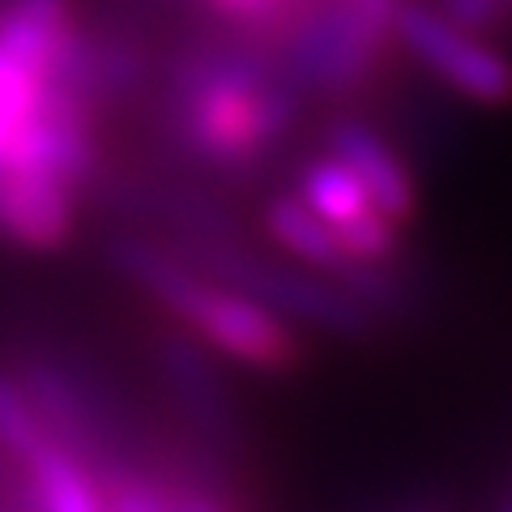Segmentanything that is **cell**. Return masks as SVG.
<instances>
[{
    "instance_id": "52a82bcc",
    "label": "cell",
    "mask_w": 512,
    "mask_h": 512,
    "mask_svg": "<svg viewBox=\"0 0 512 512\" xmlns=\"http://www.w3.org/2000/svg\"><path fill=\"white\" fill-rule=\"evenodd\" d=\"M265 235L269 244L282 248L295 265L312 269V274H325V278H338L346 286H355V269H350L346 252H342V239L333 235V227L316 210H308L295 192H282L265 205Z\"/></svg>"
},
{
    "instance_id": "ba28073f",
    "label": "cell",
    "mask_w": 512,
    "mask_h": 512,
    "mask_svg": "<svg viewBox=\"0 0 512 512\" xmlns=\"http://www.w3.org/2000/svg\"><path fill=\"white\" fill-rule=\"evenodd\" d=\"M175 512H235V504L227 500V491H218L214 483L180 478V491H175Z\"/></svg>"
},
{
    "instance_id": "9c48e42d",
    "label": "cell",
    "mask_w": 512,
    "mask_h": 512,
    "mask_svg": "<svg viewBox=\"0 0 512 512\" xmlns=\"http://www.w3.org/2000/svg\"><path fill=\"white\" fill-rule=\"evenodd\" d=\"M410 512H440L436 504H427V508H410Z\"/></svg>"
},
{
    "instance_id": "8992f818",
    "label": "cell",
    "mask_w": 512,
    "mask_h": 512,
    "mask_svg": "<svg viewBox=\"0 0 512 512\" xmlns=\"http://www.w3.org/2000/svg\"><path fill=\"white\" fill-rule=\"evenodd\" d=\"M325 150L355 171V180L367 188V197L384 218L397 222L402 231L410 227L414 214H419V180H414L410 163L389 137L363 120H342L329 133Z\"/></svg>"
},
{
    "instance_id": "6da1fadb",
    "label": "cell",
    "mask_w": 512,
    "mask_h": 512,
    "mask_svg": "<svg viewBox=\"0 0 512 512\" xmlns=\"http://www.w3.org/2000/svg\"><path fill=\"white\" fill-rule=\"evenodd\" d=\"M120 269L158 303L192 342L256 376H286L303 367V338L278 303L231 274H210L197 261H180L163 248L128 244Z\"/></svg>"
},
{
    "instance_id": "30bf717a",
    "label": "cell",
    "mask_w": 512,
    "mask_h": 512,
    "mask_svg": "<svg viewBox=\"0 0 512 512\" xmlns=\"http://www.w3.org/2000/svg\"><path fill=\"white\" fill-rule=\"evenodd\" d=\"M508 5H512V0H508Z\"/></svg>"
},
{
    "instance_id": "7a4b0ae2",
    "label": "cell",
    "mask_w": 512,
    "mask_h": 512,
    "mask_svg": "<svg viewBox=\"0 0 512 512\" xmlns=\"http://www.w3.org/2000/svg\"><path fill=\"white\" fill-rule=\"evenodd\" d=\"M295 124V86L265 52H201L175 77V133L214 171H248Z\"/></svg>"
},
{
    "instance_id": "5b68a950",
    "label": "cell",
    "mask_w": 512,
    "mask_h": 512,
    "mask_svg": "<svg viewBox=\"0 0 512 512\" xmlns=\"http://www.w3.org/2000/svg\"><path fill=\"white\" fill-rule=\"evenodd\" d=\"M82 192L43 167H0V244L56 252L73 239Z\"/></svg>"
},
{
    "instance_id": "277c9868",
    "label": "cell",
    "mask_w": 512,
    "mask_h": 512,
    "mask_svg": "<svg viewBox=\"0 0 512 512\" xmlns=\"http://www.w3.org/2000/svg\"><path fill=\"white\" fill-rule=\"evenodd\" d=\"M291 192L308 210L325 218L333 235L342 239V252H346L350 269H355V286L363 274H380V269L402 252V227L376 210L367 188L355 180V171L338 163L329 150L299 171Z\"/></svg>"
},
{
    "instance_id": "3957f363",
    "label": "cell",
    "mask_w": 512,
    "mask_h": 512,
    "mask_svg": "<svg viewBox=\"0 0 512 512\" xmlns=\"http://www.w3.org/2000/svg\"><path fill=\"white\" fill-rule=\"evenodd\" d=\"M393 47H402L423 73H431L457 99L483 107L512 103V60L495 47L491 35L453 22L440 5L402 0L393 18Z\"/></svg>"
}]
</instances>
